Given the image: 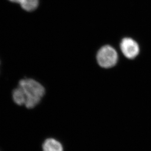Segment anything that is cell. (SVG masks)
Segmentation results:
<instances>
[{
    "label": "cell",
    "instance_id": "3957f363",
    "mask_svg": "<svg viewBox=\"0 0 151 151\" xmlns=\"http://www.w3.org/2000/svg\"><path fill=\"white\" fill-rule=\"evenodd\" d=\"M120 48L124 56L130 59L136 57L139 52L138 44L130 38H125L122 40Z\"/></svg>",
    "mask_w": 151,
    "mask_h": 151
},
{
    "label": "cell",
    "instance_id": "6da1fadb",
    "mask_svg": "<svg viewBox=\"0 0 151 151\" xmlns=\"http://www.w3.org/2000/svg\"><path fill=\"white\" fill-rule=\"evenodd\" d=\"M46 94V87L41 81L32 77H24L12 90L11 96L17 106L32 109L41 102Z\"/></svg>",
    "mask_w": 151,
    "mask_h": 151
},
{
    "label": "cell",
    "instance_id": "277c9868",
    "mask_svg": "<svg viewBox=\"0 0 151 151\" xmlns=\"http://www.w3.org/2000/svg\"><path fill=\"white\" fill-rule=\"evenodd\" d=\"M11 3L19 4L26 12L31 13L37 10L39 6V0H8Z\"/></svg>",
    "mask_w": 151,
    "mask_h": 151
},
{
    "label": "cell",
    "instance_id": "5b68a950",
    "mask_svg": "<svg viewBox=\"0 0 151 151\" xmlns=\"http://www.w3.org/2000/svg\"><path fill=\"white\" fill-rule=\"evenodd\" d=\"M43 151H63V146L59 141L53 138H48L43 144Z\"/></svg>",
    "mask_w": 151,
    "mask_h": 151
},
{
    "label": "cell",
    "instance_id": "7a4b0ae2",
    "mask_svg": "<svg viewBox=\"0 0 151 151\" xmlns=\"http://www.w3.org/2000/svg\"><path fill=\"white\" fill-rule=\"evenodd\" d=\"M118 59L116 50L110 46H105L99 50L96 56L97 62L101 67L110 68L116 63Z\"/></svg>",
    "mask_w": 151,
    "mask_h": 151
},
{
    "label": "cell",
    "instance_id": "8992f818",
    "mask_svg": "<svg viewBox=\"0 0 151 151\" xmlns=\"http://www.w3.org/2000/svg\"><path fill=\"white\" fill-rule=\"evenodd\" d=\"M1 63H2V62H1V59L0 58V74H1Z\"/></svg>",
    "mask_w": 151,
    "mask_h": 151
}]
</instances>
